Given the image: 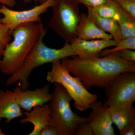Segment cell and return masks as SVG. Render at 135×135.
<instances>
[{"label": "cell", "instance_id": "cell-1", "mask_svg": "<svg viewBox=\"0 0 135 135\" xmlns=\"http://www.w3.org/2000/svg\"><path fill=\"white\" fill-rule=\"evenodd\" d=\"M71 57L63 59L61 62L88 90L92 87L104 88L119 74L135 72V62L123 60L115 53L88 59Z\"/></svg>", "mask_w": 135, "mask_h": 135}, {"label": "cell", "instance_id": "cell-2", "mask_svg": "<svg viewBox=\"0 0 135 135\" xmlns=\"http://www.w3.org/2000/svg\"><path fill=\"white\" fill-rule=\"evenodd\" d=\"M41 22L24 23L12 31L13 40L8 44L0 60V71L11 75L18 71L44 29Z\"/></svg>", "mask_w": 135, "mask_h": 135}, {"label": "cell", "instance_id": "cell-3", "mask_svg": "<svg viewBox=\"0 0 135 135\" xmlns=\"http://www.w3.org/2000/svg\"><path fill=\"white\" fill-rule=\"evenodd\" d=\"M47 33L45 27L27 56L20 68L10 75L6 81V85L10 86L19 81L22 90L28 89L30 87L29 77L35 69L48 63H53L63 59L75 55L70 43L65 44L60 49H54L46 46L43 40Z\"/></svg>", "mask_w": 135, "mask_h": 135}, {"label": "cell", "instance_id": "cell-4", "mask_svg": "<svg viewBox=\"0 0 135 135\" xmlns=\"http://www.w3.org/2000/svg\"><path fill=\"white\" fill-rule=\"evenodd\" d=\"M54 83L52 98L48 104L49 124L56 128L60 135H74L79 123L86 118L73 112L70 105L72 98L61 84Z\"/></svg>", "mask_w": 135, "mask_h": 135}, {"label": "cell", "instance_id": "cell-5", "mask_svg": "<svg viewBox=\"0 0 135 135\" xmlns=\"http://www.w3.org/2000/svg\"><path fill=\"white\" fill-rule=\"evenodd\" d=\"M46 80L51 83L61 84L74 101V107L80 111L87 110L90 109L91 104L98 100L96 94L90 92L79 78L72 76L62 64L61 60L52 63L51 69L47 73Z\"/></svg>", "mask_w": 135, "mask_h": 135}, {"label": "cell", "instance_id": "cell-6", "mask_svg": "<svg viewBox=\"0 0 135 135\" xmlns=\"http://www.w3.org/2000/svg\"><path fill=\"white\" fill-rule=\"evenodd\" d=\"M79 3L76 0H56L48 26L66 43L77 37L80 20Z\"/></svg>", "mask_w": 135, "mask_h": 135}, {"label": "cell", "instance_id": "cell-7", "mask_svg": "<svg viewBox=\"0 0 135 135\" xmlns=\"http://www.w3.org/2000/svg\"><path fill=\"white\" fill-rule=\"evenodd\" d=\"M104 89L106 99L103 104L105 106L133 104L135 101V72L119 74Z\"/></svg>", "mask_w": 135, "mask_h": 135}, {"label": "cell", "instance_id": "cell-8", "mask_svg": "<svg viewBox=\"0 0 135 135\" xmlns=\"http://www.w3.org/2000/svg\"><path fill=\"white\" fill-rule=\"evenodd\" d=\"M56 1L49 0L31 9L23 11L14 10L6 5H1L0 14L3 17L0 18V22L7 27L11 33L15 28L22 24L40 22L41 15L47 12L49 8L52 7Z\"/></svg>", "mask_w": 135, "mask_h": 135}, {"label": "cell", "instance_id": "cell-9", "mask_svg": "<svg viewBox=\"0 0 135 135\" xmlns=\"http://www.w3.org/2000/svg\"><path fill=\"white\" fill-rule=\"evenodd\" d=\"M92 109L87 119L92 128L94 135H115L109 107L97 101L90 106Z\"/></svg>", "mask_w": 135, "mask_h": 135}, {"label": "cell", "instance_id": "cell-10", "mask_svg": "<svg viewBox=\"0 0 135 135\" xmlns=\"http://www.w3.org/2000/svg\"><path fill=\"white\" fill-rule=\"evenodd\" d=\"M13 91L17 103L21 109L26 111H31L35 107L49 103L53 95L50 92V86L48 84L33 90H22L19 86L16 87Z\"/></svg>", "mask_w": 135, "mask_h": 135}, {"label": "cell", "instance_id": "cell-11", "mask_svg": "<svg viewBox=\"0 0 135 135\" xmlns=\"http://www.w3.org/2000/svg\"><path fill=\"white\" fill-rule=\"evenodd\" d=\"M117 42L113 39L85 40L76 37L70 43L75 55L82 59H88L99 57L102 51L115 46Z\"/></svg>", "mask_w": 135, "mask_h": 135}, {"label": "cell", "instance_id": "cell-12", "mask_svg": "<svg viewBox=\"0 0 135 135\" xmlns=\"http://www.w3.org/2000/svg\"><path fill=\"white\" fill-rule=\"evenodd\" d=\"M109 107L113 123L118 128L120 135L135 126V109L133 104H115Z\"/></svg>", "mask_w": 135, "mask_h": 135}, {"label": "cell", "instance_id": "cell-13", "mask_svg": "<svg viewBox=\"0 0 135 135\" xmlns=\"http://www.w3.org/2000/svg\"><path fill=\"white\" fill-rule=\"evenodd\" d=\"M23 113L25 117L20 120V123H30L33 126V129L28 135H40L44 128L49 124L50 112L47 104L35 107L31 110Z\"/></svg>", "mask_w": 135, "mask_h": 135}, {"label": "cell", "instance_id": "cell-14", "mask_svg": "<svg viewBox=\"0 0 135 135\" xmlns=\"http://www.w3.org/2000/svg\"><path fill=\"white\" fill-rule=\"evenodd\" d=\"M23 115L22 109L17 103L14 91L0 90V120L6 119L9 123Z\"/></svg>", "mask_w": 135, "mask_h": 135}, {"label": "cell", "instance_id": "cell-15", "mask_svg": "<svg viewBox=\"0 0 135 135\" xmlns=\"http://www.w3.org/2000/svg\"><path fill=\"white\" fill-rule=\"evenodd\" d=\"M77 37L85 40L112 39L111 35L100 29L85 13L80 14L77 29Z\"/></svg>", "mask_w": 135, "mask_h": 135}, {"label": "cell", "instance_id": "cell-16", "mask_svg": "<svg viewBox=\"0 0 135 135\" xmlns=\"http://www.w3.org/2000/svg\"><path fill=\"white\" fill-rule=\"evenodd\" d=\"M88 16L104 31L111 35L113 39L119 42L122 39L118 22L115 20L100 16L92 7L86 6Z\"/></svg>", "mask_w": 135, "mask_h": 135}, {"label": "cell", "instance_id": "cell-17", "mask_svg": "<svg viewBox=\"0 0 135 135\" xmlns=\"http://www.w3.org/2000/svg\"><path fill=\"white\" fill-rule=\"evenodd\" d=\"M117 22L120 29L122 39L135 37V19L121 8Z\"/></svg>", "mask_w": 135, "mask_h": 135}, {"label": "cell", "instance_id": "cell-18", "mask_svg": "<svg viewBox=\"0 0 135 135\" xmlns=\"http://www.w3.org/2000/svg\"><path fill=\"white\" fill-rule=\"evenodd\" d=\"M100 16L118 21L121 7L113 0H108L103 4L92 7Z\"/></svg>", "mask_w": 135, "mask_h": 135}, {"label": "cell", "instance_id": "cell-19", "mask_svg": "<svg viewBox=\"0 0 135 135\" xmlns=\"http://www.w3.org/2000/svg\"><path fill=\"white\" fill-rule=\"evenodd\" d=\"M125 49L135 50V37L122 39L117 42L113 49H106L101 51L100 57L112 54L120 51Z\"/></svg>", "mask_w": 135, "mask_h": 135}, {"label": "cell", "instance_id": "cell-20", "mask_svg": "<svg viewBox=\"0 0 135 135\" xmlns=\"http://www.w3.org/2000/svg\"><path fill=\"white\" fill-rule=\"evenodd\" d=\"M11 36L9 29L0 22V60L4 54L6 46L11 40Z\"/></svg>", "mask_w": 135, "mask_h": 135}, {"label": "cell", "instance_id": "cell-21", "mask_svg": "<svg viewBox=\"0 0 135 135\" xmlns=\"http://www.w3.org/2000/svg\"><path fill=\"white\" fill-rule=\"evenodd\" d=\"M122 8L135 19V0H113Z\"/></svg>", "mask_w": 135, "mask_h": 135}, {"label": "cell", "instance_id": "cell-22", "mask_svg": "<svg viewBox=\"0 0 135 135\" xmlns=\"http://www.w3.org/2000/svg\"><path fill=\"white\" fill-rule=\"evenodd\" d=\"M74 135H94L92 128L90 126L87 118L81 121L76 128Z\"/></svg>", "mask_w": 135, "mask_h": 135}, {"label": "cell", "instance_id": "cell-23", "mask_svg": "<svg viewBox=\"0 0 135 135\" xmlns=\"http://www.w3.org/2000/svg\"><path fill=\"white\" fill-rule=\"evenodd\" d=\"M116 55L126 61L135 62V50L125 49L115 52Z\"/></svg>", "mask_w": 135, "mask_h": 135}, {"label": "cell", "instance_id": "cell-24", "mask_svg": "<svg viewBox=\"0 0 135 135\" xmlns=\"http://www.w3.org/2000/svg\"><path fill=\"white\" fill-rule=\"evenodd\" d=\"M79 4H82L86 7H94L103 4L108 0H76Z\"/></svg>", "mask_w": 135, "mask_h": 135}, {"label": "cell", "instance_id": "cell-25", "mask_svg": "<svg viewBox=\"0 0 135 135\" xmlns=\"http://www.w3.org/2000/svg\"><path fill=\"white\" fill-rule=\"evenodd\" d=\"M40 135H60V134L56 128L49 124L41 130Z\"/></svg>", "mask_w": 135, "mask_h": 135}, {"label": "cell", "instance_id": "cell-26", "mask_svg": "<svg viewBox=\"0 0 135 135\" xmlns=\"http://www.w3.org/2000/svg\"><path fill=\"white\" fill-rule=\"evenodd\" d=\"M16 3V0H0V4L5 5L9 8L14 7Z\"/></svg>", "mask_w": 135, "mask_h": 135}, {"label": "cell", "instance_id": "cell-27", "mask_svg": "<svg viewBox=\"0 0 135 135\" xmlns=\"http://www.w3.org/2000/svg\"><path fill=\"white\" fill-rule=\"evenodd\" d=\"M135 126H132L127 129L120 135H135Z\"/></svg>", "mask_w": 135, "mask_h": 135}, {"label": "cell", "instance_id": "cell-28", "mask_svg": "<svg viewBox=\"0 0 135 135\" xmlns=\"http://www.w3.org/2000/svg\"><path fill=\"white\" fill-rule=\"evenodd\" d=\"M34 1H35L39 3H40V4L46 2L49 0H34Z\"/></svg>", "mask_w": 135, "mask_h": 135}, {"label": "cell", "instance_id": "cell-29", "mask_svg": "<svg viewBox=\"0 0 135 135\" xmlns=\"http://www.w3.org/2000/svg\"><path fill=\"white\" fill-rule=\"evenodd\" d=\"M24 2L26 4H27L31 2L32 0H23Z\"/></svg>", "mask_w": 135, "mask_h": 135}, {"label": "cell", "instance_id": "cell-30", "mask_svg": "<svg viewBox=\"0 0 135 135\" xmlns=\"http://www.w3.org/2000/svg\"><path fill=\"white\" fill-rule=\"evenodd\" d=\"M5 134H4V133H3L2 130L1 128L0 127V135H5Z\"/></svg>", "mask_w": 135, "mask_h": 135}]
</instances>
